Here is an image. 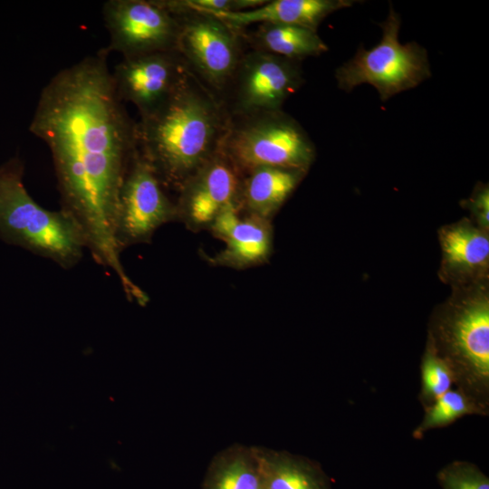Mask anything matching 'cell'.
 <instances>
[{
  "instance_id": "obj_1",
  "label": "cell",
  "mask_w": 489,
  "mask_h": 489,
  "mask_svg": "<svg viewBox=\"0 0 489 489\" xmlns=\"http://www.w3.org/2000/svg\"><path fill=\"white\" fill-rule=\"evenodd\" d=\"M109 54L103 48L53 76L29 129L51 152L60 209L81 229L94 261L116 274L132 300L141 289L120 262L114 221L120 189L138 150L137 123L117 94Z\"/></svg>"
},
{
  "instance_id": "obj_2",
  "label": "cell",
  "mask_w": 489,
  "mask_h": 489,
  "mask_svg": "<svg viewBox=\"0 0 489 489\" xmlns=\"http://www.w3.org/2000/svg\"><path fill=\"white\" fill-rule=\"evenodd\" d=\"M229 119L189 69L175 93L137 123L138 149L166 188L183 184L219 151Z\"/></svg>"
},
{
  "instance_id": "obj_3",
  "label": "cell",
  "mask_w": 489,
  "mask_h": 489,
  "mask_svg": "<svg viewBox=\"0 0 489 489\" xmlns=\"http://www.w3.org/2000/svg\"><path fill=\"white\" fill-rule=\"evenodd\" d=\"M24 172L17 156L0 165V237L63 269L74 267L87 250L81 229L62 209L39 205L24 187Z\"/></svg>"
},
{
  "instance_id": "obj_4",
  "label": "cell",
  "mask_w": 489,
  "mask_h": 489,
  "mask_svg": "<svg viewBox=\"0 0 489 489\" xmlns=\"http://www.w3.org/2000/svg\"><path fill=\"white\" fill-rule=\"evenodd\" d=\"M228 121L220 151L241 177L263 167L306 172L315 148L302 126L281 110L236 116Z\"/></svg>"
},
{
  "instance_id": "obj_5",
  "label": "cell",
  "mask_w": 489,
  "mask_h": 489,
  "mask_svg": "<svg viewBox=\"0 0 489 489\" xmlns=\"http://www.w3.org/2000/svg\"><path fill=\"white\" fill-rule=\"evenodd\" d=\"M400 24L399 14L390 5L387 18L379 24V43L369 50L360 47L350 60L336 70L340 90L349 92L360 84H370L385 101L430 77L427 50L416 42L400 43Z\"/></svg>"
},
{
  "instance_id": "obj_6",
  "label": "cell",
  "mask_w": 489,
  "mask_h": 489,
  "mask_svg": "<svg viewBox=\"0 0 489 489\" xmlns=\"http://www.w3.org/2000/svg\"><path fill=\"white\" fill-rule=\"evenodd\" d=\"M149 161L136 151L120 189L114 240L120 254L139 244H149L163 225L177 221L176 202Z\"/></svg>"
},
{
  "instance_id": "obj_7",
  "label": "cell",
  "mask_w": 489,
  "mask_h": 489,
  "mask_svg": "<svg viewBox=\"0 0 489 489\" xmlns=\"http://www.w3.org/2000/svg\"><path fill=\"white\" fill-rule=\"evenodd\" d=\"M102 15L109 33L108 53L123 58L176 51L180 22L159 0H109Z\"/></svg>"
},
{
  "instance_id": "obj_8",
  "label": "cell",
  "mask_w": 489,
  "mask_h": 489,
  "mask_svg": "<svg viewBox=\"0 0 489 489\" xmlns=\"http://www.w3.org/2000/svg\"><path fill=\"white\" fill-rule=\"evenodd\" d=\"M173 14L180 22L176 51L190 70L221 91L232 82L243 55L238 31L209 14L191 10Z\"/></svg>"
},
{
  "instance_id": "obj_9",
  "label": "cell",
  "mask_w": 489,
  "mask_h": 489,
  "mask_svg": "<svg viewBox=\"0 0 489 489\" xmlns=\"http://www.w3.org/2000/svg\"><path fill=\"white\" fill-rule=\"evenodd\" d=\"M234 114L281 110L302 84L300 62L254 50L243 54L234 78Z\"/></svg>"
},
{
  "instance_id": "obj_10",
  "label": "cell",
  "mask_w": 489,
  "mask_h": 489,
  "mask_svg": "<svg viewBox=\"0 0 489 489\" xmlns=\"http://www.w3.org/2000/svg\"><path fill=\"white\" fill-rule=\"evenodd\" d=\"M188 71L177 51H168L122 58L111 72L121 101L132 103L144 118L168 101Z\"/></svg>"
},
{
  "instance_id": "obj_11",
  "label": "cell",
  "mask_w": 489,
  "mask_h": 489,
  "mask_svg": "<svg viewBox=\"0 0 489 489\" xmlns=\"http://www.w3.org/2000/svg\"><path fill=\"white\" fill-rule=\"evenodd\" d=\"M241 178L219 149L177 191V221L193 232L208 230L224 208L237 204Z\"/></svg>"
},
{
  "instance_id": "obj_12",
  "label": "cell",
  "mask_w": 489,
  "mask_h": 489,
  "mask_svg": "<svg viewBox=\"0 0 489 489\" xmlns=\"http://www.w3.org/2000/svg\"><path fill=\"white\" fill-rule=\"evenodd\" d=\"M451 353L469 385L485 388L489 379V302L475 299L452 319L448 336Z\"/></svg>"
},
{
  "instance_id": "obj_13",
  "label": "cell",
  "mask_w": 489,
  "mask_h": 489,
  "mask_svg": "<svg viewBox=\"0 0 489 489\" xmlns=\"http://www.w3.org/2000/svg\"><path fill=\"white\" fill-rule=\"evenodd\" d=\"M353 0H274L247 11L212 14L234 30L254 24H292L317 31L331 13L354 5Z\"/></svg>"
},
{
  "instance_id": "obj_14",
  "label": "cell",
  "mask_w": 489,
  "mask_h": 489,
  "mask_svg": "<svg viewBox=\"0 0 489 489\" xmlns=\"http://www.w3.org/2000/svg\"><path fill=\"white\" fill-rule=\"evenodd\" d=\"M303 171L263 167L242 176L237 206L242 215L272 220L304 176Z\"/></svg>"
},
{
  "instance_id": "obj_15",
  "label": "cell",
  "mask_w": 489,
  "mask_h": 489,
  "mask_svg": "<svg viewBox=\"0 0 489 489\" xmlns=\"http://www.w3.org/2000/svg\"><path fill=\"white\" fill-rule=\"evenodd\" d=\"M223 242L221 251L204 256L209 264L243 270L265 264L273 246L271 221L242 215Z\"/></svg>"
},
{
  "instance_id": "obj_16",
  "label": "cell",
  "mask_w": 489,
  "mask_h": 489,
  "mask_svg": "<svg viewBox=\"0 0 489 489\" xmlns=\"http://www.w3.org/2000/svg\"><path fill=\"white\" fill-rule=\"evenodd\" d=\"M254 40L258 50L299 62L328 51L317 31L292 24H260Z\"/></svg>"
},
{
  "instance_id": "obj_17",
  "label": "cell",
  "mask_w": 489,
  "mask_h": 489,
  "mask_svg": "<svg viewBox=\"0 0 489 489\" xmlns=\"http://www.w3.org/2000/svg\"><path fill=\"white\" fill-rule=\"evenodd\" d=\"M441 246L448 266L458 272L479 271L488 264V236L472 226L459 225L444 230Z\"/></svg>"
},
{
  "instance_id": "obj_18",
  "label": "cell",
  "mask_w": 489,
  "mask_h": 489,
  "mask_svg": "<svg viewBox=\"0 0 489 489\" xmlns=\"http://www.w3.org/2000/svg\"><path fill=\"white\" fill-rule=\"evenodd\" d=\"M263 479L264 489H322L309 469L288 460L269 464Z\"/></svg>"
},
{
  "instance_id": "obj_19",
  "label": "cell",
  "mask_w": 489,
  "mask_h": 489,
  "mask_svg": "<svg viewBox=\"0 0 489 489\" xmlns=\"http://www.w3.org/2000/svg\"><path fill=\"white\" fill-rule=\"evenodd\" d=\"M475 411L474 404L462 392L448 390L436 399L428 408L422 424L415 434L450 423L455 418Z\"/></svg>"
},
{
  "instance_id": "obj_20",
  "label": "cell",
  "mask_w": 489,
  "mask_h": 489,
  "mask_svg": "<svg viewBox=\"0 0 489 489\" xmlns=\"http://www.w3.org/2000/svg\"><path fill=\"white\" fill-rule=\"evenodd\" d=\"M454 373L449 364L434 353H427L422 365L423 392L436 399L449 390Z\"/></svg>"
},
{
  "instance_id": "obj_21",
  "label": "cell",
  "mask_w": 489,
  "mask_h": 489,
  "mask_svg": "<svg viewBox=\"0 0 489 489\" xmlns=\"http://www.w3.org/2000/svg\"><path fill=\"white\" fill-rule=\"evenodd\" d=\"M443 489H489V480L478 469L466 463H454L438 475Z\"/></svg>"
},
{
  "instance_id": "obj_22",
  "label": "cell",
  "mask_w": 489,
  "mask_h": 489,
  "mask_svg": "<svg viewBox=\"0 0 489 489\" xmlns=\"http://www.w3.org/2000/svg\"><path fill=\"white\" fill-rule=\"evenodd\" d=\"M214 489H264L261 475L243 460L227 465L217 475Z\"/></svg>"
},
{
  "instance_id": "obj_23",
  "label": "cell",
  "mask_w": 489,
  "mask_h": 489,
  "mask_svg": "<svg viewBox=\"0 0 489 489\" xmlns=\"http://www.w3.org/2000/svg\"><path fill=\"white\" fill-rule=\"evenodd\" d=\"M472 208L483 225H488L489 191L487 187H479L471 199Z\"/></svg>"
}]
</instances>
